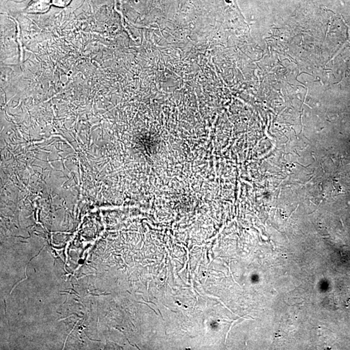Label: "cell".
Wrapping results in <instances>:
<instances>
[{
  "mask_svg": "<svg viewBox=\"0 0 350 350\" xmlns=\"http://www.w3.org/2000/svg\"><path fill=\"white\" fill-rule=\"evenodd\" d=\"M50 7L49 0H33L27 7L29 13H44Z\"/></svg>",
  "mask_w": 350,
  "mask_h": 350,
  "instance_id": "cell-1",
  "label": "cell"
},
{
  "mask_svg": "<svg viewBox=\"0 0 350 350\" xmlns=\"http://www.w3.org/2000/svg\"><path fill=\"white\" fill-rule=\"evenodd\" d=\"M71 0H52V3L57 7H64L70 3Z\"/></svg>",
  "mask_w": 350,
  "mask_h": 350,
  "instance_id": "cell-2",
  "label": "cell"
}]
</instances>
